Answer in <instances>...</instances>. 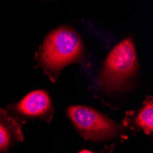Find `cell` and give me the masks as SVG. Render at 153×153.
I'll return each instance as SVG.
<instances>
[{
    "label": "cell",
    "mask_w": 153,
    "mask_h": 153,
    "mask_svg": "<svg viewBox=\"0 0 153 153\" xmlns=\"http://www.w3.org/2000/svg\"><path fill=\"white\" fill-rule=\"evenodd\" d=\"M140 72L134 39H124L105 59L94 82V92L103 102L114 107L116 98L134 88Z\"/></svg>",
    "instance_id": "cell-1"
},
{
    "label": "cell",
    "mask_w": 153,
    "mask_h": 153,
    "mask_svg": "<svg viewBox=\"0 0 153 153\" xmlns=\"http://www.w3.org/2000/svg\"><path fill=\"white\" fill-rule=\"evenodd\" d=\"M35 67L55 82L63 69L74 63L87 66L86 49L80 34L70 26H60L44 38L34 56Z\"/></svg>",
    "instance_id": "cell-2"
},
{
    "label": "cell",
    "mask_w": 153,
    "mask_h": 153,
    "mask_svg": "<svg viewBox=\"0 0 153 153\" xmlns=\"http://www.w3.org/2000/svg\"><path fill=\"white\" fill-rule=\"evenodd\" d=\"M66 115L80 137L86 141L115 144L126 141L131 133L121 123L90 106L71 105L66 109Z\"/></svg>",
    "instance_id": "cell-3"
},
{
    "label": "cell",
    "mask_w": 153,
    "mask_h": 153,
    "mask_svg": "<svg viewBox=\"0 0 153 153\" xmlns=\"http://www.w3.org/2000/svg\"><path fill=\"white\" fill-rule=\"evenodd\" d=\"M6 111L12 118L23 125L35 120L51 123L55 109L45 90H34L19 102L7 105Z\"/></svg>",
    "instance_id": "cell-4"
},
{
    "label": "cell",
    "mask_w": 153,
    "mask_h": 153,
    "mask_svg": "<svg viewBox=\"0 0 153 153\" xmlns=\"http://www.w3.org/2000/svg\"><path fill=\"white\" fill-rule=\"evenodd\" d=\"M121 124L130 132L143 131L147 136L153 133V99L149 95L142 105L137 110H129L125 114Z\"/></svg>",
    "instance_id": "cell-5"
},
{
    "label": "cell",
    "mask_w": 153,
    "mask_h": 153,
    "mask_svg": "<svg viewBox=\"0 0 153 153\" xmlns=\"http://www.w3.org/2000/svg\"><path fill=\"white\" fill-rule=\"evenodd\" d=\"M23 140L22 125L0 107V153H9Z\"/></svg>",
    "instance_id": "cell-6"
},
{
    "label": "cell",
    "mask_w": 153,
    "mask_h": 153,
    "mask_svg": "<svg viewBox=\"0 0 153 153\" xmlns=\"http://www.w3.org/2000/svg\"><path fill=\"white\" fill-rule=\"evenodd\" d=\"M115 149V144H109L105 146L103 149H101L99 151H92L88 149H82L79 151L78 153H114Z\"/></svg>",
    "instance_id": "cell-7"
}]
</instances>
